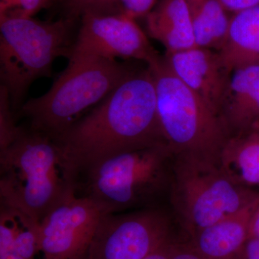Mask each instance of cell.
Wrapping results in <instances>:
<instances>
[{
    "instance_id": "ba28073f",
    "label": "cell",
    "mask_w": 259,
    "mask_h": 259,
    "mask_svg": "<svg viewBox=\"0 0 259 259\" xmlns=\"http://www.w3.org/2000/svg\"><path fill=\"white\" fill-rule=\"evenodd\" d=\"M171 220L158 207L102 216L88 259H144L172 241Z\"/></svg>"
},
{
    "instance_id": "484cf974",
    "label": "cell",
    "mask_w": 259,
    "mask_h": 259,
    "mask_svg": "<svg viewBox=\"0 0 259 259\" xmlns=\"http://www.w3.org/2000/svg\"><path fill=\"white\" fill-rule=\"evenodd\" d=\"M175 243L173 241L169 242L163 246L160 247L158 249L155 250L151 254L148 255L147 257L144 259H170L172 251H173L174 245Z\"/></svg>"
},
{
    "instance_id": "30bf717a",
    "label": "cell",
    "mask_w": 259,
    "mask_h": 259,
    "mask_svg": "<svg viewBox=\"0 0 259 259\" xmlns=\"http://www.w3.org/2000/svg\"><path fill=\"white\" fill-rule=\"evenodd\" d=\"M105 214L93 199L70 191L39 223L40 250L44 259H72L88 254L97 227Z\"/></svg>"
},
{
    "instance_id": "d4e9b609",
    "label": "cell",
    "mask_w": 259,
    "mask_h": 259,
    "mask_svg": "<svg viewBox=\"0 0 259 259\" xmlns=\"http://www.w3.org/2000/svg\"><path fill=\"white\" fill-rule=\"evenodd\" d=\"M233 259H259V239L250 238Z\"/></svg>"
},
{
    "instance_id": "6da1fadb",
    "label": "cell",
    "mask_w": 259,
    "mask_h": 259,
    "mask_svg": "<svg viewBox=\"0 0 259 259\" xmlns=\"http://www.w3.org/2000/svg\"><path fill=\"white\" fill-rule=\"evenodd\" d=\"M74 187L90 168L120 153L167 144L152 70L133 69L88 115L53 139Z\"/></svg>"
},
{
    "instance_id": "8992f818",
    "label": "cell",
    "mask_w": 259,
    "mask_h": 259,
    "mask_svg": "<svg viewBox=\"0 0 259 259\" xmlns=\"http://www.w3.org/2000/svg\"><path fill=\"white\" fill-rule=\"evenodd\" d=\"M148 66L154 76L162 133L174 155H190L219 163L229 139L219 112L182 83L163 58Z\"/></svg>"
},
{
    "instance_id": "cb8c5ba5",
    "label": "cell",
    "mask_w": 259,
    "mask_h": 259,
    "mask_svg": "<svg viewBox=\"0 0 259 259\" xmlns=\"http://www.w3.org/2000/svg\"><path fill=\"white\" fill-rule=\"evenodd\" d=\"M229 13H239L259 6V0H219Z\"/></svg>"
},
{
    "instance_id": "d6986e66",
    "label": "cell",
    "mask_w": 259,
    "mask_h": 259,
    "mask_svg": "<svg viewBox=\"0 0 259 259\" xmlns=\"http://www.w3.org/2000/svg\"><path fill=\"white\" fill-rule=\"evenodd\" d=\"M23 127L15 125V114L12 109L9 95L4 87L0 90V149L11 144Z\"/></svg>"
},
{
    "instance_id": "52a82bcc",
    "label": "cell",
    "mask_w": 259,
    "mask_h": 259,
    "mask_svg": "<svg viewBox=\"0 0 259 259\" xmlns=\"http://www.w3.org/2000/svg\"><path fill=\"white\" fill-rule=\"evenodd\" d=\"M258 197L259 192L232 180L218 162L190 155L175 156L168 197L191 236L240 212Z\"/></svg>"
},
{
    "instance_id": "9c48e42d",
    "label": "cell",
    "mask_w": 259,
    "mask_h": 259,
    "mask_svg": "<svg viewBox=\"0 0 259 259\" xmlns=\"http://www.w3.org/2000/svg\"><path fill=\"white\" fill-rule=\"evenodd\" d=\"M80 21L69 58L135 59L148 66L161 59L134 19L119 13H87Z\"/></svg>"
},
{
    "instance_id": "2e32d148",
    "label": "cell",
    "mask_w": 259,
    "mask_h": 259,
    "mask_svg": "<svg viewBox=\"0 0 259 259\" xmlns=\"http://www.w3.org/2000/svg\"><path fill=\"white\" fill-rule=\"evenodd\" d=\"M219 163L238 185L250 189L259 187V125L230 137Z\"/></svg>"
},
{
    "instance_id": "e0dca14e",
    "label": "cell",
    "mask_w": 259,
    "mask_h": 259,
    "mask_svg": "<svg viewBox=\"0 0 259 259\" xmlns=\"http://www.w3.org/2000/svg\"><path fill=\"white\" fill-rule=\"evenodd\" d=\"M195 47L219 51L226 40L231 16L219 0H188Z\"/></svg>"
},
{
    "instance_id": "4fadbf2b",
    "label": "cell",
    "mask_w": 259,
    "mask_h": 259,
    "mask_svg": "<svg viewBox=\"0 0 259 259\" xmlns=\"http://www.w3.org/2000/svg\"><path fill=\"white\" fill-rule=\"evenodd\" d=\"M253 203L236 214L196 232L191 244L207 259H233L249 239Z\"/></svg>"
},
{
    "instance_id": "5bb4252c",
    "label": "cell",
    "mask_w": 259,
    "mask_h": 259,
    "mask_svg": "<svg viewBox=\"0 0 259 259\" xmlns=\"http://www.w3.org/2000/svg\"><path fill=\"white\" fill-rule=\"evenodd\" d=\"M146 18L148 33L168 54L195 47L188 0H161Z\"/></svg>"
},
{
    "instance_id": "44dd1931",
    "label": "cell",
    "mask_w": 259,
    "mask_h": 259,
    "mask_svg": "<svg viewBox=\"0 0 259 259\" xmlns=\"http://www.w3.org/2000/svg\"><path fill=\"white\" fill-rule=\"evenodd\" d=\"M58 0H0V15L32 17L40 10L51 8Z\"/></svg>"
},
{
    "instance_id": "ac0fdd59",
    "label": "cell",
    "mask_w": 259,
    "mask_h": 259,
    "mask_svg": "<svg viewBox=\"0 0 259 259\" xmlns=\"http://www.w3.org/2000/svg\"><path fill=\"white\" fill-rule=\"evenodd\" d=\"M117 0H61L63 18L73 22L80 20L87 13H117Z\"/></svg>"
},
{
    "instance_id": "603a6c76",
    "label": "cell",
    "mask_w": 259,
    "mask_h": 259,
    "mask_svg": "<svg viewBox=\"0 0 259 259\" xmlns=\"http://www.w3.org/2000/svg\"><path fill=\"white\" fill-rule=\"evenodd\" d=\"M170 259H207L202 256L192 244H176L174 245Z\"/></svg>"
},
{
    "instance_id": "83f0119b",
    "label": "cell",
    "mask_w": 259,
    "mask_h": 259,
    "mask_svg": "<svg viewBox=\"0 0 259 259\" xmlns=\"http://www.w3.org/2000/svg\"><path fill=\"white\" fill-rule=\"evenodd\" d=\"M72 259H88V254L83 255L82 257H79V258H72Z\"/></svg>"
},
{
    "instance_id": "ffe728a7",
    "label": "cell",
    "mask_w": 259,
    "mask_h": 259,
    "mask_svg": "<svg viewBox=\"0 0 259 259\" xmlns=\"http://www.w3.org/2000/svg\"><path fill=\"white\" fill-rule=\"evenodd\" d=\"M0 259H24L15 243V229L11 211L1 204L0 211Z\"/></svg>"
},
{
    "instance_id": "f1b7e54d",
    "label": "cell",
    "mask_w": 259,
    "mask_h": 259,
    "mask_svg": "<svg viewBox=\"0 0 259 259\" xmlns=\"http://www.w3.org/2000/svg\"><path fill=\"white\" fill-rule=\"evenodd\" d=\"M59 1H61V0H58V2H59Z\"/></svg>"
},
{
    "instance_id": "277c9868",
    "label": "cell",
    "mask_w": 259,
    "mask_h": 259,
    "mask_svg": "<svg viewBox=\"0 0 259 259\" xmlns=\"http://www.w3.org/2000/svg\"><path fill=\"white\" fill-rule=\"evenodd\" d=\"M75 22H54L32 17L0 15V77L15 115L31 83L51 76L56 58H69Z\"/></svg>"
},
{
    "instance_id": "7c38bea8",
    "label": "cell",
    "mask_w": 259,
    "mask_h": 259,
    "mask_svg": "<svg viewBox=\"0 0 259 259\" xmlns=\"http://www.w3.org/2000/svg\"><path fill=\"white\" fill-rule=\"evenodd\" d=\"M220 115L229 138L259 125V64L231 73Z\"/></svg>"
},
{
    "instance_id": "9a60e30c",
    "label": "cell",
    "mask_w": 259,
    "mask_h": 259,
    "mask_svg": "<svg viewBox=\"0 0 259 259\" xmlns=\"http://www.w3.org/2000/svg\"><path fill=\"white\" fill-rule=\"evenodd\" d=\"M218 53L230 73L259 64V6L232 15L226 40Z\"/></svg>"
},
{
    "instance_id": "7a4b0ae2",
    "label": "cell",
    "mask_w": 259,
    "mask_h": 259,
    "mask_svg": "<svg viewBox=\"0 0 259 259\" xmlns=\"http://www.w3.org/2000/svg\"><path fill=\"white\" fill-rule=\"evenodd\" d=\"M72 190L60 149L47 135L23 127L0 149L1 204L40 223Z\"/></svg>"
},
{
    "instance_id": "3957f363",
    "label": "cell",
    "mask_w": 259,
    "mask_h": 259,
    "mask_svg": "<svg viewBox=\"0 0 259 259\" xmlns=\"http://www.w3.org/2000/svg\"><path fill=\"white\" fill-rule=\"evenodd\" d=\"M174 158L166 144L120 153L85 172L75 191L107 214L158 207L169 196Z\"/></svg>"
},
{
    "instance_id": "8fae6325",
    "label": "cell",
    "mask_w": 259,
    "mask_h": 259,
    "mask_svg": "<svg viewBox=\"0 0 259 259\" xmlns=\"http://www.w3.org/2000/svg\"><path fill=\"white\" fill-rule=\"evenodd\" d=\"M163 59L182 83L220 113L231 73L225 67L217 51L194 47L166 53Z\"/></svg>"
},
{
    "instance_id": "7402d4cb",
    "label": "cell",
    "mask_w": 259,
    "mask_h": 259,
    "mask_svg": "<svg viewBox=\"0 0 259 259\" xmlns=\"http://www.w3.org/2000/svg\"><path fill=\"white\" fill-rule=\"evenodd\" d=\"M158 0H117V13L136 20L146 17L155 8Z\"/></svg>"
},
{
    "instance_id": "5b68a950",
    "label": "cell",
    "mask_w": 259,
    "mask_h": 259,
    "mask_svg": "<svg viewBox=\"0 0 259 259\" xmlns=\"http://www.w3.org/2000/svg\"><path fill=\"white\" fill-rule=\"evenodd\" d=\"M66 69L42 96L25 102L18 115L29 128L54 139L89 107L101 102L132 71L114 59L71 56Z\"/></svg>"
},
{
    "instance_id": "4316f807",
    "label": "cell",
    "mask_w": 259,
    "mask_h": 259,
    "mask_svg": "<svg viewBox=\"0 0 259 259\" xmlns=\"http://www.w3.org/2000/svg\"><path fill=\"white\" fill-rule=\"evenodd\" d=\"M258 238L259 239V199L255 204L251 218H250L249 226V238Z\"/></svg>"
}]
</instances>
